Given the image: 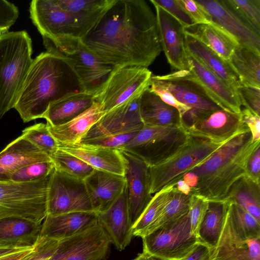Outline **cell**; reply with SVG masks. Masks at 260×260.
Wrapping results in <instances>:
<instances>
[{
    "label": "cell",
    "instance_id": "obj_60",
    "mask_svg": "<svg viewBox=\"0 0 260 260\" xmlns=\"http://www.w3.org/2000/svg\"><path fill=\"white\" fill-rule=\"evenodd\" d=\"M151 260H158V259H155V258H151Z\"/></svg>",
    "mask_w": 260,
    "mask_h": 260
},
{
    "label": "cell",
    "instance_id": "obj_35",
    "mask_svg": "<svg viewBox=\"0 0 260 260\" xmlns=\"http://www.w3.org/2000/svg\"><path fill=\"white\" fill-rule=\"evenodd\" d=\"M228 61L242 85L260 88V53L238 45Z\"/></svg>",
    "mask_w": 260,
    "mask_h": 260
},
{
    "label": "cell",
    "instance_id": "obj_1",
    "mask_svg": "<svg viewBox=\"0 0 260 260\" xmlns=\"http://www.w3.org/2000/svg\"><path fill=\"white\" fill-rule=\"evenodd\" d=\"M82 40L114 67L147 68L162 50L156 15L144 0H116Z\"/></svg>",
    "mask_w": 260,
    "mask_h": 260
},
{
    "label": "cell",
    "instance_id": "obj_19",
    "mask_svg": "<svg viewBox=\"0 0 260 260\" xmlns=\"http://www.w3.org/2000/svg\"><path fill=\"white\" fill-rule=\"evenodd\" d=\"M140 96L132 98L107 112L80 142L101 136L140 131L144 125L139 110Z\"/></svg>",
    "mask_w": 260,
    "mask_h": 260
},
{
    "label": "cell",
    "instance_id": "obj_34",
    "mask_svg": "<svg viewBox=\"0 0 260 260\" xmlns=\"http://www.w3.org/2000/svg\"><path fill=\"white\" fill-rule=\"evenodd\" d=\"M226 61H228L237 42L225 31L212 23L196 24L184 28Z\"/></svg>",
    "mask_w": 260,
    "mask_h": 260
},
{
    "label": "cell",
    "instance_id": "obj_21",
    "mask_svg": "<svg viewBox=\"0 0 260 260\" xmlns=\"http://www.w3.org/2000/svg\"><path fill=\"white\" fill-rule=\"evenodd\" d=\"M188 70L220 108L231 112L241 113L242 106L236 91L188 52Z\"/></svg>",
    "mask_w": 260,
    "mask_h": 260
},
{
    "label": "cell",
    "instance_id": "obj_5",
    "mask_svg": "<svg viewBox=\"0 0 260 260\" xmlns=\"http://www.w3.org/2000/svg\"><path fill=\"white\" fill-rule=\"evenodd\" d=\"M52 173L31 182L0 181V218L15 216L42 223L47 215V193Z\"/></svg>",
    "mask_w": 260,
    "mask_h": 260
},
{
    "label": "cell",
    "instance_id": "obj_59",
    "mask_svg": "<svg viewBox=\"0 0 260 260\" xmlns=\"http://www.w3.org/2000/svg\"><path fill=\"white\" fill-rule=\"evenodd\" d=\"M133 260H151V257L144 252H142L139 253L137 256Z\"/></svg>",
    "mask_w": 260,
    "mask_h": 260
},
{
    "label": "cell",
    "instance_id": "obj_49",
    "mask_svg": "<svg viewBox=\"0 0 260 260\" xmlns=\"http://www.w3.org/2000/svg\"><path fill=\"white\" fill-rule=\"evenodd\" d=\"M241 106L260 116V88L241 85L236 89Z\"/></svg>",
    "mask_w": 260,
    "mask_h": 260
},
{
    "label": "cell",
    "instance_id": "obj_43",
    "mask_svg": "<svg viewBox=\"0 0 260 260\" xmlns=\"http://www.w3.org/2000/svg\"><path fill=\"white\" fill-rule=\"evenodd\" d=\"M228 203V211L234 221L249 237L260 238V222L239 205Z\"/></svg>",
    "mask_w": 260,
    "mask_h": 260
},
{
    "label": "cell",
    "instance_id": "obj_39",
    "mask_svg": "<svg viewBox=\"0 0 260 260\" xmlns=\"http://www.w3.org/2000/svg\"><path fill=\"white\" fill-rule=\"evenodd\" d=\"M190 197L191 194L187 195L180 192L174 186L171 200L152 225L148 234L188 213Z\"/></svg>",
    "mask_w": 260,
    "mask_h": 260
},
{
    "label": "cell",
    "instance_id": "obj_3",
    "mask_svg": "<svg viewBox=\"0 0 260 260\" xmlns=\"http://www.w3.org/2000/svg\"><path fill=\"white\" fill-rule=\"evenodd\" d=\"M25 30L0 34V119L14 108L33 59Z\"/></svg>",
    "mask_w": 260,
    "mask_h": 260
},
{
    "label": "cell",
    "instance_id": "obj_47",
    "mask_svg": "<svg viewBox=\"0 0 260 260\" xmlns=\"http://www.w3.org/2000/svg\"><path fill=\"white\" fill-rule=\"evenodd\" d=\"M150 90L158 95L167 104L175 108L179 112L181 118L190 109L179 102L167 87L152 75L150 80Z\"/></svg>",
    "mask_w": 260,
    "mask_h": 260
},
{
    "label": "cell",
    "instance_id": "obj_2",
    "mask_svg": "<svg viewBox=\"0 0 260 260\" xmlns=\"http://www.w3.org/2000/svg\"><path fill=\"white\" fill-rule=\"evenodd\" d=\"M81 91V83L69 64L46 49L33 59L14 108L28 122L42 118L53 102Z\"/></svg>",
    "mask_w": 260,
    "mask_h": 260
},
{
    "label": "cell",
    "instance_id": "obj_18",
    "mask_svg": "<svg viewBox=\"0 0 260 260\" xmlns=\"http://www.w3.org/2000/svg\"><path fill=\"white\" fill-rule=\"evenodd\" d=\"M161 49L173 70H188V52L184 27L176 18L160 6L153 4Z\"/></svg>",
    "mask_w": 260,
    "mask_h": 260
},
{
    "label": "cell",
    "instance_id": "obj_25",
    "mask_svg": "<svg viewBox=\"0 0 260 260\" xmlns=\"http://www.w3.org/2000/svg\"><path fill=\"white\" fill-rule=\"evenodd\" d=\"M98 222L94 211L47 215L42 222L40 236L60 240L81 232Z\"/></svg>",
    "mask_w": 260,
    "mask_h": 260
},
{
    "label": "cell",
    "instance_id": "obj_7",
    "mask_svg": "<svg viewBox=\"0 0 260 260\" xmlns=\"http://www.w3.org/2000/svg\"><path fill=\"white\" fill-rule=\"evenodd\" d=\"M190 136L183 126L144 125L120 150L138 156L150 167L173 154Z\"/></svg>",
    "mask_w": 260,
    "mask_h": 260
},
{
    "label": "cell",
    "instance_id": "obj_4",
    "mask_svg": "<svg viewBox=\"0 0 260 260\" xmlns=\"http://www.w3.org/2000/svg\"><path fill=\"white\" fill-rule=\"evenodd\" d=\"M46 49L63 57L77 75L83 91L96 95L115 68L104 62L77 37L43 39Z\"/></svg>",
    "mask_w": 260,
    "mask_h": 260
},
{
    "label": "cell",
    "instance_id": "obj_45",
    "mask_svg": "<svg viewBox=\"0 0 260 260\" xmlns=\"http://www.w3.org/2000/svg\"><path fill=\"white\" fill-rule=\"evenodd\" d=\"M138 132L101 136L80 143L119 150L125 146Z\"/></svg>",
    "mask_w": 260,
    "mask_h": 260
},
{
    "label": "cell",
    "instance_id": "obj_52",
    "mask_svg": "<svg viewBox=\"0 0 260 260\" xmlns=\"http://www.w3.org/2000/svg\"><path fill=\"white\" fill-rule=\"evenodd\" d=\"M179 3L195 24H208L211 22L206 11L196 1L178 0Z\"/></svg>",
    "mask_w": 260,
    "mask_h": 260
},
{
    "label": "cell",
    "instance_id": "obj_53",
    "mask_svg": "<svg viewBox=\"0 0 260 260\" xmlns=\"http://www.w3.org/2000/svg\"><path fill=\"white\" fill-rule=\"evenodd\" d=\"M243 123L247 126L255 142L260 140V116L249 109L244 108L241 111Z\"/></svg>",
    "mask_w": 260,
    "mask_h": 260
},
{
    "label": "cell",
    "instance_id": "obj_28",
    "mask_svg": "<svg viewBox=\"0 0 260 260\" xmlns=\"http://www.w3.org/2000/svg\"><path fill=\"white\" fill-rule=\"evenodd\" d=\"M42 223L19 217L0 218V248L33 247L40 237Z\"/></svg>",
    "mask_w": 260,
    "mask_h": 260
},
{
    "label": "cell",
    "instance_id": "obj_12",
    "mask_svg": "<svg viewBox=\"0 0 260 260\" xmlns=\"http://www.w3.org/2000/svg\"><path fill=\"white\" fill-rule=\"evenodd\" d=\"M207 13L211 23L217 25L239 45L260 53V32L239 12L231 0H196Z\"/></svg>",
    "mask_w": 260,
    "mask_h": 260
},
{
    "label": "cell",
    "instance_id": "obj_46",
    "mask_svg": "<svg viewBox=\"0 0 260 260\" xmlns=\"http://www.w3.org/2000/svg\"><path fill=\"white\" fill-rule=\"evenodd\" d=\"M242 16L260 32V0H231Z\"/></svg>",
    "mask_w": 260,
    "mask_h": 260
},
{
    "label": "cell",
    "instance_id": "obj_38",
    "mask_svg": "<svg viewBox=\"0 0 260 260\" xmlns=\"http://www.w3.org/2000/svg\"><path fill=\"white\" fill-rule=\"evenodd\" d=\"M174 184L157 192L133 226V236L143 238L149 234L150 228L171 200Z\"/></svg>",
    "mask_w": 260,
    "mask_h": 260
},
{
    "label": "cell",
    "instance_id": "obj_51",
    "mask_svg": "<svg viewBox=\"0 0 260 260\" xmlns=\"http://www.w3.org/2000/svg\"><path fill=\"white\" fill-rule=\"evenodd\" d=\"M58 241L40 236L31 255L26 260H48L55 251Z\"/></svg>",
    "mask_w": 260,
    "mask_h": 260
},
{
    "label": "cell",
    "instance_id": "obj_20",
    "mask_svg": "<svg viewBox=\"0 0 260 260\" xmlns=\"http://www.w3.org/2000/svg\"><path fill=\"white\" fill-rule=\"evenodd\" d=\"M185 129L192 137L215 142H226L249 130L242 121L241 113L221 109L198 120Z\"/></svg>",
    "mask_w": 260,
    "mask_h": 260
},
{
    "label": "cell",
    "instance_id": "obj_17",
    "mask_svg": "<svg viewBox=\"0 0 260 260\" xmlns=\"http://www.w3.org/2000/svg\"><path fill=\"white\" fill-rule=\"evenodd\" d=\"M29 11L30 18L43 39L64 36L78 38L76 21L57 0H33Z\"/></svg>",
    "mask_w": 260,
    "mask_h": 260
},
{
    "label": "cell",
    "instance_id": "obj_10",
    "mask_svg": "<svg viewBox=\"0 0 260 260\" xmlns=\"http://www.w3.org/2000/svg\"><path fill=\"white\" fill-rule=\"evenodd\" d=\"M151 72L147 68L131 66L115 67L95 101L106 112L136 96L150 87Z\"/></svg>",
    "mask_w": 260,
    "mask_h": 260
},
{
    "label": "cell",
    "instance_id": "obj_15",
    "mask_svg": "<svg viewBox=\"0 0 260 260\" xmlns=\"http://www.w3.org/2000/svg\"><path fill=\"white\" fill-rule=\"evenodd\" d=\"M205 260H260V238L249 237L234 221L228 208L218 241Z\"/></svg>",
    "mask_w": 260,
    "mask_h": 260
},
{
    "label": "cell",
    "instance_id": "obj_27",
    "mask_svg": "<svg viewBox=\"0 0 260 260\" xmlns=\"http://www.w3.org/2000/svg\"><path fill=\"white\" fill-rule=\"evenodd\" d=\"M74 19L78 38L84 39L100 22L116 0H57Z\"/></svg>",
    "mask_w": 260,
    "mask_h": 260
},
{
    "label": "cell",
    "instance_id": "obj_36",
    "mask_svg": "<svg viewBox=\"0 0 260 260\" xmlns=\"http://www.w3.org/2000/svg\"><path fill=\"white\" fill-rule=\"evenodd\" d=\"M224 202L239 205L260 222V182L246 174L231 186Z\"/></svg>",
    "mask_w": 260,
    "mask_h": 260
},
{
    "label": "cell",
    "instance_id": "obj_24",
    "mask_svg": "<svg viewBox=\"0 0 260 260\" xmlns=\"http://www.w3.org/2000/svg\"><path fill=\"white\" fill-rule=\"evenodd\" d=\"M51 159L21 135L0 152V181H10L16 171L27 165Z\"/></svg>",
    "mask_w": 260,
    "mask_h": 260
},
{
    "label": "cell",
    "instance_id": "obj_48",
    "mask_svg": "<svg viewBox=\"0 0 260 260\" xmlns=\"http://www.w3.org/2000/svg\"><path fill=\"white\" fill-rule=\"evenodd\" d=\"M150 2L152 4H156L165 10L179 21L184 28L196 24L181 6L178 0H150Z\"/></svg>",
    "mask_w": 260,
    "mask_h": 260
},
{
    "label": "cell",
    "instance_id": "obj_40",
    "mask_svg": "<svg viewBox=\"0 0 260 260\" xmlns=\"http://www.w3.org/2000/svg\"><path fill=\"white\" fill-rule=\"evenodd\" d=\"M50 157L55 169L82 180H84L94 170L82 159L59 148Z\"/></svg>",
    "mask_w": 260,
    "mask_h": 260
},
{
    "label": "cell",
    "instance_id": "obj_41",
    "mask_svg": "<svg viewBox=\"0 0 260 260\" xmlns=\"http://www.w3.org/2000/svg\"><path fill=\"white\" fill-rule=\"evenodd\" d=\"M21 135L50 156L59 148L47 123H38L27 127L22 131Z\"/></svg>",
    "mask_w": 260,
    "mask_h": 260
},
{
    "label": "cell",
    "instance_id": "obj_9",
    "mask_svg": "<svg viewBox=\"0 0 260 260\" xmlns=\"http://www.w3.org/2000/svg\"><path fill=\"white\" fill-rule=\"evenodd\" d=\"M154 76L167 87L179 102L190 109L181 118L185 128L198 120L221 109L211 100L187 70Z\"/></svg>",
    "mask_w": 260,
    "mask_h": 260
},
{
    "label": "cell",
    "instance_id": "obj_58",
    "mask_svg": "<svg viewBox=\"0 0 260 260\" xmlns=\"http://www.w3.org/2000/svg\"><path fill=\"white\" fill-rule=\"evenodd\" d=\"M20 249L22 248H0V256L17 251Z\"/></svg>",
    "mask_w": 260,
    "mask_h": 260
},
{
    "label": "cell",
    "instance_id": "obj_14",
    "mask_svg": "<svg viewBox=\"0 0 260 260\" xmlns=\"http://www.w3.org/2000/svg\"><path fill=\"white\" fill-rule=\"evenodd\" d=\"M111 240L98 222L71 237L58 240L57 248L48 260H105Z\"/></svg>",
    "mask_w": 260,
    "mask_h": 260
},
{
    "label": "cell",
    "instance_id": "obj_16",
    "mask_svg": "<svg viewBox=\"0 0 260 260\" xmlns=\"http://www.w3.org/2000/svg\"><path fill=\"white\" fill-rule=\"evenodd\" d=\"M124 162L123 176L129 216L132 225L140 217L151 201L149 167L141 159L123 150H119Z\"/></svg>",
    "mask_w": 260,
    "mask_h": 260
},
{
    "label": "cell",
    "instance_id": "obj_50",
    "mask_svg": "<svg viewBox=\"0 0 260 260\" xmlns=\"http://www.w3.org/2000/svg\"><path fill=\"white\" fill-rule=\"evenodd\" d=\"M19 10L13 3L0 0V32L8 31L19 16Z\"/></svg>",
    "mask_w": 260,
    "mask_h": 260
},
{
    "label": "cell",
    "instance_id": "obj_11",
    "mask_svg": "<svg viewBox=\"0 0 260 260\" xmlns=\"http://www.w3.org/2000/svg\"><path fill=\"white\" fill-rule=\"evenodd\" d=\"M94 211L84 180L54 169L47 193V215Z\"/></svg>",
    "mask_w": 260,
    "mask_h": 260
},
{
    "label": "cell",
    "instance_id": "obj_44",
    "mask_svg": "<svg viewBox=\"0 0 260 260\" xmlns=\"http://www.w3.org/2000/svg\"><path fill=\"white\" fill-rule=\"evenodd\" d=\"M209 203L200 196L191 194L188 211L190 234L198 238L200 225L208 209Z\"/></svg>",
    "mask_w": 260,
    "mask_h": 260
},
{
    "label": "cell",
    "instance_id": "obj_32",
    "mask_svg": "<svg viewBox=\"0 0 260 260\" xmlns=\"http://www.w3.org/2000/svg\"><path fill=\"white\" fill-rule=\"evenodd\" d=\"M139 110L144 125L183 126L178 111L164 102L149 87L140 97Z\"/></svg>",
    "mask_w": 260,
    "mask_h": 260
},
{
    "label": "cell",
    "instance_id": "obj_8",
    "mask_svg": "<svg viewBox=\"0 0 260 260\" xmlns=\"http://www.w3.org/2000/svg\"><path fill=\"white\" fill-rule=\"evenodd\" d=\"M142 239L143 252L158 260H184L201 243L190 234L188 213Z\"/></svg>",
    "mask_w": 260,
    "mask_h": 260
},
{
    "label": "cell",
    "instance_id": "obj_6",
    "mask_svg": "<svg viewBox=\"0 0 260 260\" xmlns=\"http://www.w3.org/2000/svg\"><path fill=\"white\" fill-rule=\"evenodd\" d=\"M225 143L190 136L186 142L173 154L149 167L150 193L154 194L175 184L185 174L208 158Z\"/></svg>",
    "mask_w": 260,
    "mask_h": 260
},
{
    "label": "cell",
    "instance_id": "obj_33",
    "mask_svg": "<svg viewBox=\"0 0 260 260\" xmlns=\"http://www.w3.org/2000/svg\"><path fill=\"white\" fill-rule=\"evenodd\" d=\"M252 140L249 130L232 138L217 149L211 156L189 172L198 180L208 176L226 164Z\"/></svg>",
    "mask_w": 260,
    "mask_h": 260
},
{
    "label": "cell",
    "instance_id": "obj_13",
    "mask_svg": "<svg viewBox=\"0 0 260 260\" xmlns=\"http://www.w3.org/2000/svg\"><path fill=\"white\" fill-rule=\"evenodd\" d=\"M260 140L248 143L242 150L226 164L208 176L198 181L191 188V194L200 196L209 202H224L233 184L246 174L247 160Z\"/></svg>",
    "mask_w": 260,
    "mask_h": 260
},
{
    "label": "cell",
    "instance_id": "obj_54",
    "mask_svg": "<svg viewBox=\"0 0 260 260\" xmlns=\"http://www.w3.org/2000/svg\"><path fill=\"white\" fill-rule=\"evenodd\" d=\"M260 145L250 155L246 164V174L255 181H259Z\"/></svg>",
    "mask_w": 260,
    "mask_h": 260
},
{
    "label": "cell",
    "instance_id": "obj_56",
    "mask_svg": "<svg viewBox=\"0 0 260 260\" xmlns=\"http://www.w3.org/2000/svg\"><path fill=\"white\" fill-rule=\"evenodd\" d=\"M208 252V247L200 243L184 260H205Z\"/></svg>",
    "mask_w": 260,
    "mask_h": 260
},
{
    "label": "cell",
    "instance_id": "obj_30",
    "mask_svg": "<svg viewBox=\"0 0 260 260\" xmlns=\"http://www.w3.org/2000/svg\"><path fill=\"white\" fill-rule=\"evenodd\" d=\"M185 41L187 51L228 85L236 91L242 85L238 75L228 61L185 31Z\"/></svg>",
    "mask_w": 260,
    "mask_h": 260
},
{
    "label": "cell",
    "instance_id": "obj_23",
    "mask_svg": "<svg viewBox=\"0 0 260 260\" xmlns=\"http://www.w3.org/2000/svg\"><path fill=\"white\" fill-rule=\"evenodd\" d=\"M84 181L93 211L98 213L108 209L126 187L123 176L96 169Z\"/></svg>",
    "mask_w": 260,
    "mask_h": 260
},
{
    "label": "cell",
    "instance_id": "obj_57",
    "mask_svg": "<svg viewBox=\"0 0 260 260\" xmlns=\"http://www.w3.org/2000/svg\"><path fill=\"white\" fill-rule=\"evenodd\" d=\"M174 184L180 192L187 195L191 194V188L183 179L179 180Z\"/></svg>",
    "mask_w": 260,
    "mask_h": 260
},
{
    "label": "cell",
    "instance_id": "obj_29",
    "mask_svg": "<svg viewBox=\"0 0 260 260\" xmlns=\"http://www.w3.org/2000/svg\"><path fill=\"white\" fill-rule=\"evenodd\" d=\"M103 106L95 102L86 111L62 124L48 127L59 145L80 143L82 138L106 113Z\"/></svg>",
    "mask_w": 260,
    "mask_h": 260
},
{
    "label": "cell",
    "instance_id": "obj_31",
    "mask_svg": "<svg viewBox=\"0 0 260 260\" xmlns=\"http://www.w3.org/2000/svg\"><path fill=\"white\" fill-rule=\"evenodd\" d=\"M95 95L84 91L69 94L51 104L42 118L56 126L65 123L90 108Z\"/></svg>",
    "mask_w": 260,
    "mask_h": 260
},
{
    "label": "cell",
    "instance_id": "obj_22",
    "mask_svg": "<svg viewBox=\"0 0 260 260\" xmlns=\"http://www.w3.org/2000/svg\"><path fill=\"white\" fill-rule=\"evenodd\" d=\"M98 222L117 250H123L129 245L134 236L126 187L121 195L108 209L98 213Z\"/></svg>",
    "mask_w": 260,
    "mask_h": 260
},
{
    "label": "cell",
    "instance_id": "obj_55",
    "mask_svg": "<svg viewBox=\"0 0 260 260\" xmlns=\"http://www.w3.org/2000/svg\"><path fill=\"white\" fill-rule=\"evenodd\" d=\"M35 246L20 249L0 256V260H26L33 252Z\"/></svg>",
    "mask_w": 260,
    "mask_h": 260
},
{
    "label": "cell",
    "instance_id": "obj_42",
    "mask_svg": "<svg viewBox=\"0 0 260 260\" xmlns=\"http://www.w3.org/2000/svg\"><path fill=\"white\" fill-rule=\"evenodd\" d=\"M55 169L52 160H45L27 165L16 171L10 180L14 182H31L44 178Z\"/></svg>",
    "mask_w": 260,
    "mask_h": 260
},
{
    "label": "cell",
    "instance_id": "obj_37",
    "mask_svg": "<svg viewBox=\"0 0 260 260\" xmlns=\"http://www.w3.org/2000/svg\"><path fill=\"white\" fill-rule=\"evenodd\" d=\"M228 208L226 202H210L200 225L198 238L209 249L217 243Z\"/></svg>",
    "mask_w": 260,
    "mask_h": 260
},
{
    "label": "cell",
    "instance_id": "obj_26",
    "mask_svg": "<svg viewBox=\"0 0 260 260\" xmlns=\"http://www.w3.org/2000/svg\"><path fill=\"white\" fill-rule=\"evenodd\" d=\"M59 148L82 159L94 169L124 175V162L120 151L80 143Z\"/></svg>",
    "mask_w": 260,
    "mask_h": 260
}]
</instances>
